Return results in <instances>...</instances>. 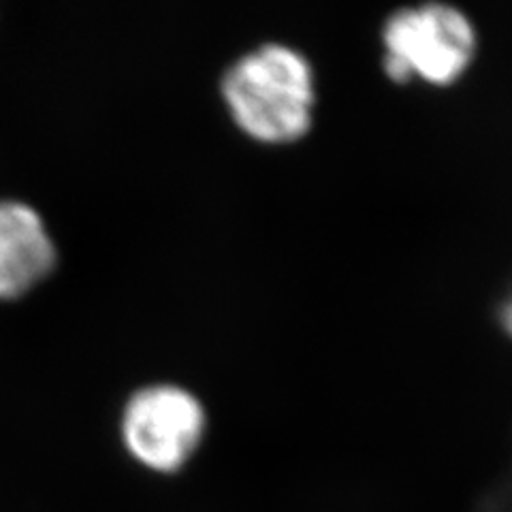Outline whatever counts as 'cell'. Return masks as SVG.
Wrapping results in <instances>:
<instances>
[{"mask_svg":"<svg viewBox=\"0 0 512 512\" xmlns=\"http://www.w3.org/2000/svg\"><path fill=\"white\" fill-rule=\"evenodd\" d=\"M56 239L37 207L0 199V301L22 299L54 274Z\"/></svg>","mask_w":512,"mask_h":512,"instance_id":"4","label":"cell"},{"mask_svg":"<svg viewBox=\"0 0 512 512\" xmlns=\"http://www.w3.org/2000/svg\"><path fill=\"white\" fill-rule=\"evenodd\" d=\"M220 94L233 124L263 146L295 143L314 124V67L288 43H263L239 56L224 71Z\"/></svg>","mask_w":512,"mask_h":512,"instance_id":"1","label":"cell"},{"mask_svg":"<svg viewBox=\"0 0 512 512\" xmlns=\"http://www.w3.org/2000/svg\"><path fill=\"white\" fill-rule=\"evenodd\" d=\"M207 431L201 399L173 382H156L126 399L120 434L131 457L158 474L182 470Z\"/></svg>","mask_w":512,"mask_h":512,"instance_id":"3","label":"cell"},{"mask_svg":"<svg viewBox=\"0 0 512 512\" xmlns=\"http://www.w3.org/2000/svg\"><path fill=\"white\" fill-rule=\"evenodd\" d=\"M500 323L512 335V291L506 295L500 306Z\"/></svg>","mask_w":512,"mask_h":512,"instance_id":"5","label":"cell"},{"mask_svg":"<svg viewBox=\"0 0 512 512\" xmlns=\"http://www.w3.org/2000/svg\"><path fill=\"white\" fill-rule=\"evenodd\" d=\"M478 35L472 20L448 3L393 11L382 26V69L393 82L446 86L472 64Z\"/></svg>","mask_w":512,"mask_h":512,"instance_id":"2","label":"cell"}]
</instances>
